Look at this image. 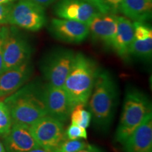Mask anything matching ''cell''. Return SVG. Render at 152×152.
<instances>
[{"mask_svg": "<svg viewBox=\"0 0 152 152\" xmlns=\"http://www.w3.org/2000/svg\"><path fill=\"white\" fill-rule=\"evenodd\" d=\"M88 144L82 140H68L66 138L54 152H77Z\"/></svg>", "mask_w": 152, "mask_h": 152, "instance_id": "22", "label": "cell"}, {"mask_svg": "<svg viewBox=\"0 0 152 152\" xmlns=\"http://www.w3.org/2000/svg\"><path fill=\"white\" fill-rule=\"evenodd\" d=\"M117 16L99 13L89 24L90 34L95 40L112 47L117 33Z\"/></svg>", "mask_w": 152, "mask_h": 152, "instance_id": "15", "label": "cell"}, {"mask_svg": "<svg viewBox=\"0 0 152 152\" xmlns=\"http://www.w3.org/2000/svg\"><path fill=\"white\" fill-rule=\"evenodd\" d=\"M99 13L102 14H114L118 13L122 0H89Z\"/></svg>", "mask_w": 152, "mask_h": 152, "instance_id": "20", "label": "cell"}, {"mask_svg": "<svg viewBox=\"0 0 152 152\" xmlns=\"http://www.w3.org/2000/svg\"><path fill=\"white\" fill-rule=\"evenodd\" d=\"M54 13L59 18L75 20L88 25L99 14L89 0H58Z\"/></svg>", "mask_w": 152, "mask_h": 152, "instance_id": "9", "label": "cell"}, {"mask_svg": "<svg viewBox=\"0 0 152 152\" xmlns=\"http://www.w3.org/2000/svg\"><path fill=\"white\" fill-rule=\"evenodd\" d=\"M118 87L109 71H99L89 99V111L99 128L105 130L113 121L118 100Z\"/></svg>", "mask_w": 152, "mask_h": 152, "instance_id": "2", "label": "cell"}, {"mask_svg": "<svg viewBox=\"0 0 152 152\" xmlns=\"http://www.w3.org/2000/svg\"><path fill=\"white\" fill-rule=\"evenodd\" d=\"M27 152H50V151H47V150L39 147H37V148H35V149L30 150V151H28Z\"/></svg>", "mask_w": 152, "mask_h": 152, "instance_id": "29", "label": "cell"}, {"mask_svg": "<svg viewBox=\"0 0 152 152\" xmlns=\"http://www.w3.org/2000/svg\"><path fill=\"white\" fill-rule=\"evenodd\" d=\"M12 120L10 112L4 101L0 100V136H3L10 130Z\"/></svg>", "mask_w": 152, "mask_h": 152, "instance_id": "21", "label": "cell"}, {"mask_svg": "<svg viewBox=\"0 0 152 152\" xmlns=\"http://www.w3.org/2000/svg\"><path fill=\"white\" fill-rule=\"evenodd\" d=\"M151 1H152V0H151Z\"/></svg>", "mask_w": 152, "mask_h": 152, "instance_id": "32", "label": "cell"}, {"mask_svg": "<svg viewBox=\"0 0 152 152\" xmlns=\"http://www.w3.org/2000/svg\"><path fill=\"white\" fill-rule=\"evenodd\" d=\"M28 1L40 5L42 7H44V8H45V7H47L51 4H52L56 0H28Z\"/></svg>", "mask_w": 152, "mask_h": 152, "instance_id": "27", "label": "cell"}, {"mask_svg": "<svg viewBox=\"0 0 152 152\" xmlns=\"http://www.w3.org/2000/svg\"><path fill=\"white\" fill-rule=\"evenodd\" d=\"M32 48L27 39L15 28L9 29L3 48L4 72L30 61Z\"/></svg>", "mask_w": 152, "mask_h": 152, "instance_id": "8", "label": "cell"}, {"mask_svg": "<svg viewBox=\"0 0 152 152\" xmlns=\"http://www.w3.org/2000/svg\"><path fill=\"white\" fill-rule=\"evenodd\" d=\"M49 30L54 37L67 43H81L90 35L88 25L59 18L52 19Z\"/></svg>", "mask_w": 152, "mask_h": 152, "instance_id": "10", "label": "cell"}, {"mask_svg": "<svg viewBox=\"0 0 152 152\" xmlns=\"http://www.w3.org/2000/svg\"><path fill=\"white\" fill-rule=\"evenodd\" d=\"M43 94L47 115L61 122L66 123L70 118L73 109L64 89L47 83L44 86Z\"/></svg>", "mask_w": 152, "mask_h": 152, "instance_id": "11", "label": "cell"}, {"mask_svg": "<svg viewBox=\"0 0 152 152\" xmlns=\"http://www.w3.org/2000/svg\"><path fill=\"white\" fill-rule=\"evenodd\" d=\"M0 152H6L4 146L1 141H0Z\"/></svg>", "mask_w": 152, "mask_h": 152, "instance_id": "31", "label": "cell"}, {"mask_svg": "<svg viewBox=\"0 0 152 152\" xmlns=\"http://www.w3.org/2000/svg\"><path fill=\"white\" fill-rule=\"evenodd\" d=\"M117 33L112 48L123 59H128L129 49L134 39L133 23L125 16H117Z\"/></svg>", "mask_w": 152, "mask_h": 152, "instance_id": "16", "label": "cell"}, {"mask_svg": "<svg viewBox=\"0 0 152 152\" xmlns=\"http://www.w3.org/2000/svg\"><path fill=\"white\" fill-rule=\"evenodd\" d=\"M152 54V37L143 40L133 39L129 49V55L142 59H149Z\"/></svg>", "mask_w": 152, "mask_h": 152, "instance_id": "18", "label": "cell"}, {"mask_svg": "<svg viewBox=\"0 0 152 152\" xmlns=\"http://www.w3.org/2000/svg\"><path fill=\"white\" fill-rule=\"evenodd\" d=\"M9 28L7 26L0 27V75L4 73V59L3 48L5 38L7 37Z\"/></svg>", "mask_w": 152, "mask_h": 152, "instance_id": "25", "label": "cell"}, {"mask_svg": "<svg viewBox=\"0 0 152 152\" xmlns=\"http://www.w3.org/2000/svg\"><path fill=\"white\" fill-rule=\"evenodd\" d=\"M66 136L68 140H86L87 132L85 128L71 124L66 130Z\"/></svg>", "mask_w": 152, "mask_h": 152, "instance_id": "24", "label": "cell"}, {"mask_svg": "<svg viewBox=\"0 0 152 152\" xmlns=\"http://www.w3.org/2000/svg\"><path fill=\"white\" fill-rule=\"evenodd\" d=\"M75 54L72 50L58 49L50 52L44 58L41 71L47 84L63 87L71 71Z\"/></svg>", "mask_w": 152, "mask_h": 152, "instance_id": "5", "label": "cell"}, {"mask_svg": "<svg viewBox=\"0 0 152 152\" xmlns=\"http://www.w3.org/2000/svg\"><path fill=\"white\" fill-rule=\"evenodd\" d=\"M85 108V106L82 104L75 106L72 110L70 118L71 120V124L86 129L90 126L92 115L90 111H87Z\"/></svg>", "mask_w": 152, "mask_h": 152, "instance_id": "19", "label": "cell"}, {"mask_svg": "<svg viewBox=\"0 0 152 152\" xmlns=\"http://www.w3.org/2000/svg\"><path fill=\"white\" fill-rule=\"evenodd\" d=\"M13 4H0V25L9 24V18Z\"/></svg>", "mask_w": 152, "mask_h": 152, "instance_id": "26", "label": "cell"}, {"mask_svg": "<svg viewBox=\"0 0 152 152\" xmlns=\"http://www.w3.org/2000/svg\"><path fill=\"white\" fill-rule=\"evenodd\" d=\"M6 152H27L39 147L30 130V126L12 123L8 132L3 135Z\"/></svg>", "mask_w": 152, "mask_h": 152, "instance_id": "12", "label": "cell"}, {"mask_svg": "<svg viewBox=\"0 0 152 152\" xmlns=\"http://www.w3.org/2000/svg\"><path fill=\"white\" fill-rule=\"evenodd\" d=\"M30 61L4 71L0 75V99L5 98L23 86L33 74Z\"/></svg>", "mask_w": 152, "mask_h": 152, "instance_id": "13", "label": "cell"}, {"mask_svg": "<svg viewBox=\"0 0 152 152\" xmlns=\"http://www.w3.org/2000/svg\"><path fill=\"white\" fill-rule=\"evenodd\" d=\"M32 134L43 149L54 152L66 139L64 123L50 115H45L30 126Z\"/></svg>", "mask_w": 152, "mask_h": 152, "instance_id": "7", "label": "cell"}, {"mask_svg": "<svg viewBox=\"0 0 152 152\" xmlns=\"http://www.w3.org/2000/svg\"><path fill=\"white\" fill-rule=\"evenodd\" d=\"M99 69L92 58L83 53L75 54L73 65L64 87L72 109L87 105Z\"/></svg>", "mask_w": 152, "mask_h": 152, "instance_id": "3", "label": "cell"}, {"mask_svg": "<svg viewBox=\"0 0 152 152\" xmlns=\"http://www.w3.org/2000/svg\"><path fill=\"white\" fill-rule=\"evenodd\" d=\"M16 0H0V4H13Z\"/></svg>", "mask_w": 152, "mask_h": 152, "instance_id": "30", "label": "cell"}, {"mask_svg": "<svg viewBox=\"0 0 152 152\" xmlns=\"http://www.w3.org/2000/svg\"><path fill=\"white\" fill-rule=\"evenodd\" d=\"M44 86L38 83H30L4 98V102L10 112L12 123L31 126L47 115Z\"/></svg>", "mask_w": 152, "mask_h": 152, "instance_id": "1", "label": "cell"}, {"mask_svg": "<svg viewBox=\"0 0 152 152\" xmlns=\"http://www.w3.org/2000/svg\"><path fill=\"white\" fill-rule=\"evenodd\" d=\"M151 111V104L144 93L134 88L127 91L121 116L115 134V141L123 144L126 139L140 126Z\"/></svg>", "mask_w": 152, "mask_h": 152, "instance_id": "4", "label": "cell"}, {"mask_svg": "<svg viewBox=\"0 0 152 152\" xmlns=\"http://www.w3.org/2000/svg\"><path fill=\"white\" fill-rule=\"evenodd\" d=\"M134 28V39L143 40L152 37V29L145 22L134 21L133 23Z\"/></svg>", "mask_w": 152, "mask_h": 152, "instance_id": "23", "label": "cell"}, {"mask_svg": "<svg viewBox=\"0 0 152 152\" xmlns=\"http://www.w3.org/2000/svg\"><path fill=\"white\" fill-rule=\"evenodd\" d=\"M118 12L131 21L146 22L151 18V0H122Z\"/></svg>", "mask_w": 152, "mask_h": 152, "instance_id": "17", "label": "cell"}, {"mask_svg": "<svg viewBox=\"0 0 152 152\" xmlns=\"http://www.w3.org/2000/svg\"><path fill=\"white\" fill-rule=\"evenodd\" d=\"M124 152H152V112L123 143Z\"/></svg>", "mask_w": 152, "mask_h": 152, "instance_id": "14", "label": "cell"}, {"mask_svg": "<svg viewBox=\"0 0 152 152\" xmlns=\"http://www.w3.org/2000/svg\"><path fill=\"white\" fill-rule=\"evenodd\" d=\"M45 8L28 0H18L13 4L9 24L29 31L37 32L46 26Z\"/></svg>", "mask_w": 152, "mask_h": 152, "instance_id": "6", "label": "cell"}, {"mask_svg": "<svg viewBox=\"0 0 152 152\" xmlns=\"http://www.w3.org/2000/svg\"><path fill=\"white\" fill-rule=\"evenodd\" d=\"M77 152H104L102 151L100 148L94 145H92V144H87V145L85 147L84 149L80 150L79 151Z\"/></svg>", "mask_w": 152, "mask_h": 152, "instance_id": "28", "label": "cell"}]
</instances>
